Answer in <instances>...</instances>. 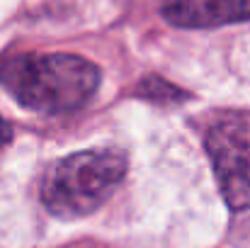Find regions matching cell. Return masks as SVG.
Returning <instances> with one entry per match:
<instances>
[{"instance_id":"cell-3","label":"cell","mask_w":250,"mask_h":248,"mask_svg":"<svg viewBox=\"0 0 250 248\" xmlns=\"http://www.w3.org/2000/svg\"><path fill=\"white\" fill-rule=\"evenodd\" d=\"M207 154L224 202L233 212L250 207V114L224 112L204 132Z\"/></svg>"},{"instance_id":"cell-6","label":"cell","mask_w":250,"mask_h":248,"mask_svg":"<svg viewBox=\"0 0 250 248\" xmlns=\"http://www.w3.org/2000/svg\"><path fill=\"white\" fill-rule=\"evenodd\" d=\"M10 141H12V127H10V124H7V122L0 117V151H2V149H5Z\"/></svg>"},{"instance_id":"cell-2","label":"cell","mask_w":250,"mask_h":248,"mask_svg":"<svg viewBox=\"0 0 250 248\" xmlns=\"http://www.w3.org/2000/svg\"><path fill=\"white\" fill-rule=\"evenodd\" d=\"M126 178V156L117 149H87L51 165L42 182V202L59 219H78L100 209Z\"/></svg>"},{"instance_id":"cell-5","label":"cell","mask_w":250,"mask_h":248,"mask_svg":"<svg viewBox=\"0 0 250 248\" xmlns=\"http://www.w3.org/2000/svg\"><path fill=\"white\" fill-rule=\"evenodd\" d=\"M136 95L139 97H146L151 102H158V105H177L182 100H187V92L170 85L167 81L158 78V76H146L144 81L136 85Z\"/></svg>"},{"instance_id":"cell-4","label":"cell","mask_w":250,"mask_h":248,"mask_svg":"<svg viewBox=\"0 0 250 248\" xmlns=\"http://www.w3.org/2000/svg\"><path fill=\"white\" fill-rule=\"evenodd\" d=\"M161 15L182 29H214L250 20V0H166Z\"/></svg>"},{"instance_id":"cell-1","label":"cell","mask_w":250,"mask_h":248,"mask_svg":"<svg viewBox=\"0 0 250 248\" xmlns=\"http://www.w3.org/2000/svg\"><path fill=\"white\" fill-rule=\"evenodd\" d=\"M0 85L27 110L63 114L85 107L100 68L78 54H15L0 59Z\"/></svg>"}]
</instances>
